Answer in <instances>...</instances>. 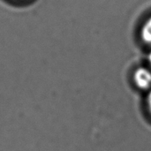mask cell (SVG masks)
Returning a JSON list of instances; mask_svg holds the SVG:
<instances>
[{
  "label": "cell",
  "mask_w": 151,
  "mask_h": 151,
  "mask_svg": "<svg viewBox=\"0 0 151 151\" xmlns=\"http://www.w3.org/2000/svg\"><path fill=\"white\" fill-rule=\"evenodd\" d=\"M147 104H148V106H149L150 111L151 112V89L150 90L149 95H148V97H147Z\"/></svg>",
  "instance_id": "cell-3"
},
{
  "label": "cell",
  "mask_w": 151,
  "mask_h": 151,
  "mask_svg": "<svg viewBox=\"0 0 151 151\" xmlns=\"http://www.w3.org/2000/svg\"><path fill=\"white\" fill-rule=\"evenodd\" d=\"M141 39L146 44L151 45V16L149 17L142 24L140 31Z\"/></svg>",
  "instance_id": "cell-2"
},
{
  "label": "cell",
  "mask_w": 151,
  "mask_h": 151,
  "mask_svg": "<svg viewBox=\"0 0 151 151\" xmlns=\"http://www.w3.org/2000/svg\"><path fill=\"white\" fill-rule=\"evenodd\" d=\"M148 61H149V63L151 65V51L149 53V55H148Z\"/></svg>",
  "instance_id": "cell-4"
},
{
  "label": "cell",
  "mask_w": 151,
  "mask_h": 151,
  "mask_svg": "<svg viewBox=\"0 0 151 151\" xmlns=\"http://www.w3.org/2000/svg\"><path fill=\"white\" fill-rule=\"evenodd\" d=\"M134 82L142 90L151 89V71L145 67H139L134 73Z\"/></svg>",
  "instance_id": "cell-1"
}]
</instances>
